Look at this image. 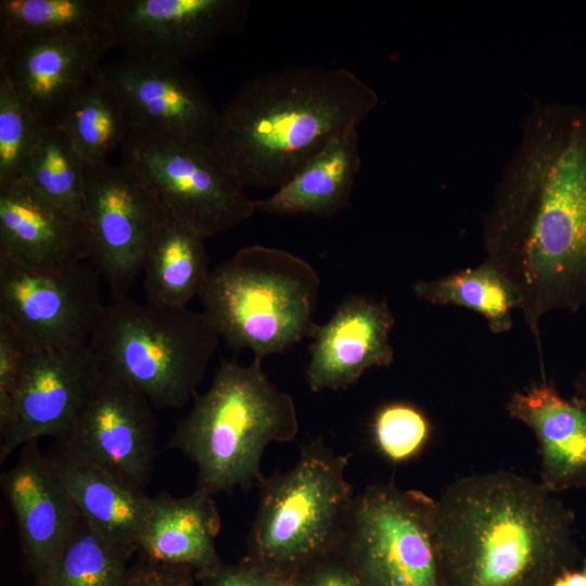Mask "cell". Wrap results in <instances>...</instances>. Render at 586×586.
I'll list each match as a JSON object with an SVG mask.
<instances>
[{
	"label": "cell",
	"instance_id": "6da1fadb",
	"mask_svg": "<svg viewBox=\"0 0 586 586\" xmlns=\"http://www.w3.org/2000/svg\"><path fill=\"white\" fill-rule=\"evenodd\" d=\"M483 242L538 348L544 315L586 306V107L535 101L484 216Z\"/></svg>",
	"mask_w": 586,
	"mask_h": 586
},
{
	"label": "cell",
	"instance_id": "7a4b0ae2",
	"mask_svg": "<svg viewBox=\"0 0 586 586\" xmlns=\"http://www.w3.org/2000/svg\"><path fill=\"white\" fill-rule=\"evenodd\" d=\"M434 524L442 586H549L578 558L573 512L509 471L448 485Z\"/></svg>",
	"mask_w": 586,
	"mask_h": 586
},
{
	"label": "cell",
	"instance_id": "3957f363",
	"mask_svg": "<svg viewBox=\"0 0 586 586\" xmlns=\"http://www.w3.org/2000/svg\"><path fill=\"white\" fill-rule=\"evenodd\" d=\"M378 102L374 89L346 68L263 73L218 112L209 149L244 188L278 189L334 137L358 128Z\"/></svg>",
	"mask_w": 586,
	"mask_h": 586
},
{
	"label": "cell",
	"instance_id": "277c9868",
	"mask_svg": "<svg viewBox=\"0 0 586 586\" xmlns=\"http://www.w3.org/2000/svg\"><path fill=\"white\" fill-rule=\"evenodd\" d=\"M262 362L221 360L168 441L195 464L196 488L213 496L258 486L266 477L260 463L267 446L297 434L294 400L269 380Z\"/></svg>",
	"mask_w": 586,
	"mask_h": 586
},
{
	"label": "cell",
	"instance_id": "5b68a950",
	"mask_svg": "<svg viewBox=\"0 0 586 586\" xmlns=\"http://www.w3.org/2000/svg\"><path fill=\"white\" fill-rule=\"evenodd\" d=\"M320 278L285 250L250 245L211 270L199 297L229 347L264 359L313 337Z\"/></svg>",
	"mask_w": 586,
	"mask_h": 586
},
{
	"label": "cell",
	"instance_id": "8992f818",
	"mask_svg": "<svg viewBox=\"0 0 586 586\" xmlns=\"http://www.w3.org/2000/svg\"><path fill=\"white\" fill-rule=\"evenodd\" d=\"M219 337L203 310L124 296L104 305L88 347L101 371L154 408L178 409L195 396Z\"/></svg>",
	"mask_w": 586,
	"mask_h": 586
},
{
	"label": "cell",
	"instance_id": "52a82bcc",
	"mask_svg": "<svg viewBox=\"0 0 586 586\" xmlns=\"http://www.w3.org/2000/svg\"><path fill=\"white\" fill-rule=\"evenodd\" d=\"M349 457L316 440L291 469L265 477L245 558L294 577L340 551L356 497L345 476Z\"/></svg>",
	"mask_w": 586,
	"mask_h": 586
},
{
	"label": "cell",
	"instance_id": "ba28073f",
	"mask_svg": "<svg viewBox=\"0 0 586 586\" xmlns=\"http://www.w3.org/2000/svg\"><path fill=\"white\" fill-rule=\"evenodd\" d=\"M132 170L165 212L205 239L229 231L256 211L244 188L207 146L138 127L120 144Z\"/></svg>",
	"mask_w": 586,
	"mask_h": 586
},
{
	"label": "cell",
	"instance_id": "9c48e42d",
	"mask_svg": "<svg viewBox=\"0 0 586 586\" xmlns=\"http://www.w3.org/2000/svg\"><path fill=\"white\" fill-rule=\"evenodd\" d=\"M434 505L394 484L356 495L340 552L364 586H442Z\"/></svg>",
	"mask_w": 586,
	"mask_h": 586
},
{
	"label": "cell",
	"instance_id": "30bf717a",
	"mask_svg": "<svg viewBox=\"0 0 586 586\" xmlns=\"http://www.w3.org/2000/svg\"><path fill=\"white\" fill-rule=\"evenodd\" d=\"M100 279L87 260L39 267L0 259V317L28 347L87 346L104 308Z\"/></svg>",
	"mask_w": 586,
	"mask_h": 586
},
{
	"label": "cell",
	"instance_id": "8fae6325",
	"mask_svg": "<svg viewBox=\"0 0 586 586\" xmlns=\"http://www.w3.org/2000/svg\"><path fill=\"white\" fill-rule=\"evenodd\" d=\"M167 213L129 168L85 164L82 221L89 262L113 300L128 296L142 271L149 240Z\"/></svg>",
	"mask_w": 586,
	"mask_h": 586
},
{
	"label": "cell",
	"instance_id": "7c38bea8",
	"mask_svg": "<svg viewBox=\"0 0 586 586\" xmlns=\"http://www.w3.org/2000/svg\"><path fill=\"white\" fill-rule=\"evenodd\" d=\"M247 0H106L114 48L126 54L182 62L242 31Z\"/></svg>",
	"mask_w": 586,
	"mask_h": 586
},
{
	"label": "cell",
	"instance_id": "4fadbf2b",
	"mask_svg": "<svg viewBox=\"0 0 586 586\" xmlns=\"http://www.w3.org/2000/svg\"><path fill=\"white\" fill-rule=\"evenodd\" d=\"M149 399L100 370L68 433L58 444L144 491L156 456V419Z\"/></svg>",
	"mask_w": 586,
	"mask_h": 586
},
{
	"label": "cell",
	"instance_id": "5bb4252c",
	"mask_svg": "<svg viewBox=\"0 0 586 586\" xmlns=\"http://www.w3.org/2000/svg\"><path fill=\"white\" fill-rule=\"evenodd\" d=\"M128 126L211 148L218 111L182 62L125 54L101 65Z\"/></svg>",
	"mask_w": 586,
	"mask_h": 586
},
{
	"label": "cell",
	"instance_id": "9a60e30c",
	"mask_svg": "<svg viewBox=\"0 0 586 586\" xmlns=\"http://www.w3.org/2000/svg\"><path fill=\"white\" fill-rule=\"evenodd\" d=\"M100 374L87 346L63 349L28 347L21 370L11 421L0 432V461L18 447L44 436L62 440L71 430Z\"/></svg>",
	"mask_w": 586,
	"mask_h": 586
},
{
	"label": "cell",
	"instance_id": "2e32d148",
	"mask_svg": "<svg viewBox=\"0 0 586 586\" xmlns=\"http://www.w3.org/2000/svg\"><path fill=\"white\" fill-rule=\"evenodd\" d=\"M112 48L97 38H26L0 47V74L38 123L52 128Z\"/></svg>",
	"mask_w": 586,
	"mask_h": 586
},
{
	"label": "cell",
	"instance_id": "e0dca14e",
	"mask_svg": "<svg viewBox=\"0 0 586 586\" xmlns=\"http://www.w3.org/2000/svg\"><path fill=\"white\" fill-rule=\"evenodd\" d=\"M1 487L35 586H46L79 513L38 441L22 447L15 464L1 474Z\"/></svg>",
	"mask_w": 586,
	"mask_h": 586
},
{
	"label": "cell",
	"instance_id": "ac0fdd59",
	"mask_svg": "<svg viewBox=\"0 0 586 586\" xmlns=\"http://www.w3.org/2000/svg\"><path fill=\"white\" fill-rule=\"evenodd\" d=\"M395 317L384 300L349 295L313 336L306 380L310 391L345 390L369 369L394 361Z\"/></svg>",
	"mask_w": 586,
	"mask_h": 586
},
{
	"label": "cell",
	"instance_id": "d6986e66",
	"mask_svg": "<svg viewBox=\"0 0 586 586\" xmlns=\"http://www.w3.org/2000/svg\"><path fill=\"white\" fill-rule=\"evenodd\" d=\"M89 254L81 218L22 179L0 184V259L62 267L88 260Z\"/></svg>",
	"mask_w": 586,
	"mask_h": 586
},
{
	"label": "cell",
	"instance_id": "ffe728a7",
	"mask_svg": "<svg viewBox=\"0 0 586 586\" xmlns=\"http://www.w3.org/2000/svg\"><path fill=\"white\" fill-rule=\"evenodd\" d=\"M508 415L535 435L540 456V483L553 494L586 487V403L563 397L545 379L515 392Z\"/></svg>",
	"mask_w": 586,
	"mask_h": 586
},
{
	"label": "cell",
	"instance_id": "44dd1931",
	"mask_svg": "<svg viewBox=\"0 0 586 586\" xmlns=\"http://www.w3.org/2000/svg\"><path fill=\"white\" fill-rule=\"evenodd\" d=\"M220 526L214 496L200 488L180 498L165 493L150 496L137 539V555L188 566L196 576L204 575L222 563L215 543Z\"/></svg>",
	"mask_w": 586,
	"mask_h": 586
},
{
	"label": "cell",
	"instance_id": "7402d4cb",
	"mask_svg": "<svg viewBox=\"0 0 586 586\" xmlns=\"http://www.w3.org/2000/svg\"><path fill=\"white\" fill-rule=\"evenodd\" d=\"M48 458L80 517L109 540L137 551L150 496L58 443Z\"/></svg>",
	"mask_w": 586,
	"mask_h": 586
},
{
	"label": "cell",
	"instance_id": "603a6c76",
	"mask_svg": "<svg viewBox=\"0 0 586 586\" xmlns=\"http://www.w3.org/2000/svg\"><path fill=\"white\" fill-rule=\"evenodd\" d=\"M361 165L357 128L334 137L268 198L254 200L256 212L275 216L330 217L349 205Z\"/></svg>",
	"mask_w": 586,
	"mask_h": 586
},
{
	"label": "cell",
	"instance_id": "cb8c5ba5",
	"mask_svg": "<svg viewBox=\"0 0 586 586\" xmlns=\"http://www.w3.org/2000/svg\"><path fill=\"white\" fill-rule=\"evenodd\" d=\"M205 238L170 215L152 233L142 262L146 302L188 307L205 286L211 270Z\"/></svg>",
	"mask_w": 586,
	"mask_h": 586
},
{
	"label": "cell",
	"instance_id": "d4e9b609",
	"mask_svg": "<svg viewBox=\"0 0 586 586\" xmlns=\"http://www.w3.org/2000/svg\"><path fill=\"white\" fill-rule=\"evenodd\" d=\"M44 36L97 38L113 43L106 0L0 1V47Z\"/></svg>",
	"mask_w": 586,
	"mask_h": 586
},
{
	"label": "cell",
	"instance_id": "484cf974",
	"mask_svg": "<svg viewBox=\"0 0 586 586\" xmlns=\"http://www.w3.org/2000/svg\"><path fill=\"white\" fill-rule=\"evenodd\" d=\"M73 142L85 164L109 163L129 128L122 102L101 67L77 91L58 125Z\"/></svg>",
	"mask_w": 586,
	"mask_h": 586
},
{
	"label": "cell",
	"instance_id": "4316f807",
	"mask_svg": "<svg viewBox=\"0 0 586 586\" xmlns=\"http://www.w3.org/2000/svg\"><path fill=\"white\" fill-rule=\"evenodd\" d=\"M415 295L436 305H455L483 316L495 334L509 331L519 294L508 278L487 262L432 280L412 284Z\"/></svg>",
	"mask_w": 586,
	"mask_h": 586
},
{
	"label": "cell",
	"instance_id": "83f0119b",
	"mask_svg": "<svg viewBox=\"0 0 586 586\" xmlns=\"http://www.w3.org/2000/svg\"><path fill=\"white\" fill-rule=\"evenodd\" d=\"M136 549L109 540L79 514L46 586H122Z\"/></svg>",
	"mask_w": 586,
	"mask_h": 586
},
{
	"label": "cell",
	"instance_id": "f1b7e54d",
	"mask_svg": "<svg viewBox=\"0 0 586 586\" xmlns=\"http://www.w3.org/2000/svg\"><path fill=\"white\" fill-rule=\"evenodd\" d=\"M85 162L67 135L44 128L20 179L37 193L82 219Z\"/></svg>",
	"mask_w": 586,
	"mask_h": 586
},
{
	"label": "cell",
	"instance_id": "f546056e",
	"mask_svg": "<svg viewBox=\"0 0 586 586\" xmlns=\"http://www.w3.org/2000/svg\"><path fill=\"white\" fill-rule=\"evenodd\" d=\"M370 431L377 450L388 461L399 463L422 451L431 436V422L417 406L392 402L374 412Z\"/></svg>",
	"mask_w": 586,
	"mask_h": 586
},
{
	"label": "cell",
	"instance_id": "4dcf8cb0",
	"mask_svg": "<svg viewBox=\"0 0 586 586\" xmlns=\"http://www.w3.org/2000/svg\"><path fill=\"white\" fill-rule=\"evenodd\" d=\"M43 129L0 74V184L20 179Z\"/></svg>",
	"mask_w": 586,
	"mask_h": 586
},
{
	"label": "cell",
	"instance_id": "1f68e13d",
	"mask_svg": "<svg viewBox=\"0 0 586 586\" xmlns=\"http://www.w3.org/2000/svg\"><path fill=\"white\" fill-rule=\"evenodd\" d=\"M28 345L16 329L0 317V432L9 425L14 396Z\"/></svg>",
	"mask_w": 586,
	"mask_h": 586
},
{
	"label": "cell",
	"instance_id": "d6a6232c",
	"mask_svg": "<svg viewBox=\"0 0 586 586\" xmlns=\"http://www.w3.org/2000/svg\"><path fill=\"white\" fill-rule=\"evenodd\" d=\"M196 577L201 586H295L293 577L245 557L235 563L222 562L212 572Z\"/></svg>",
	"mask_w": 586,
	"mask_h": 586
},
{
	"label": "cell",
	"instance_id": "836d02e7",
	"mask_svg": "<svg viewBox=\"0 0 586 586\" xmlns=\"http://www.w3.org/2000/svg\"><path fill=\"white\" fill-rule=\"evenodd\" d=\"M122 586H201L188 566L151 561L141 556L133 561Z\"/></svg>",
	"mask_w": 586,
	"mask_h": 586
},
{
	"label": "cell",
	"instance_id": "e575fe53",
	"mask_svg": "<svg viewBox=\"0 0 586 586\" xmlns=\"http://www.w3.org/2000/svg\"><path fill=\"white\" fill-rule=\"evenodd\" d=\"M293 579L295 586H364L340 551L307 566Z\"/></svg>",
	"mask_w": 586,
	"mask_h": 586
},
{
	"label": "cell",
	"instance_id": "d590c367",
	"mask_svg": "<svg viewBox=\"0 0 586 586\" xmlns=\"http://www.w3.org/2000/svg\"><path fill=\"white\" fill-rule=\"evenodd\" d=\"M549 586H586L582 572L570 569L561 573Z\"/></svg>",
	"mask_w": 586,
	"mask_h": 586
},
{
	"label": "cell",
	"instance_id": "8d00e7d4",
	"mask_svg": "<svg viewBox=\"0 0 586 586\" xmlns=\"http://www.w3.org/2000/svg\"><path fill=\"white\" fill-rule=\"evenodd\" d=\"M575 396L586 403V369L581 370L573 381Z\"/></svg>",
	"mask_w": 586,
	"mask_h": 586
},
{
	"label": "cell",
	"instance_id": "74e56055",
	"mask_svg": "<svg viewBox=\"0 0 586 586\" xmlns=\"http://www.w3.org/2000/svg\"><path fill=\"white\" fill-rule=\"evenodd\" d=\"M582 573H583V575H584V577H585V579H586V558H585V560H584Z\"/></svg>",
	"mask_w": 586,
	"mask_h": 586
}]
</instances>
